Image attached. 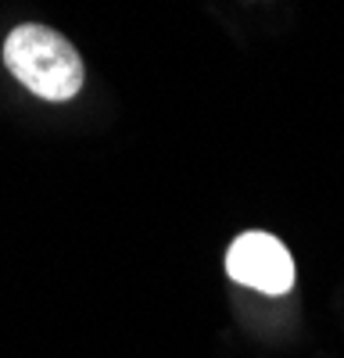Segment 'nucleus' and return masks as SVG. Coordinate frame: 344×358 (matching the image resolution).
<instances>
[{
	"mask_svg": "<svg viewBox=\"0 0 344 358\" xmlns=\"http://www.w3.org/2000/svg\"><path fill=\"white\" fill-rule=\"evenodd\" d=\"M226 273L237 283L262 290V294H287L294 287V258L273 233H241L226 251Z\"/></svg>",
	"mask_w": 344,
	"mask_h": 358,
	"instance_id": "f03ea898",
	"label": "nucleus"
},
{
	"mask_svg": "<svg viewBox=\"0 0 344 358\" xmlns=\"http://www.w3.org/2000/svg\"><path fill=\"white\" fill-rule=\"evenodd\" d=\"M4 65L8 72L43 101H69L83 90V57L76 47L47 25H18L4 40Z\"/></svg>",
	"mask_w": 344,
	"mask_h": 358,
	"instance_id": "f257e3e1",
	"label": "nucleus"
}]
</instances>
